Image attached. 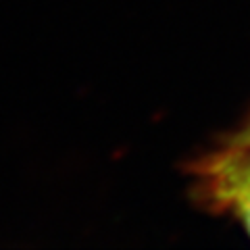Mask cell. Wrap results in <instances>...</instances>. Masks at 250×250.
<instances>
[{"label": "cell", "instance_id": "obj_1", "mask_svg": "<svg viewBox=\"0 0 250 250\" xmlns=\"http://www.w3.org/2000/svg\"><path fill=\"white\" fill-rule=\"evenodd\" d=\"M194 182L202 200L236 217L250 233V146L244 138L202 156Z\"/></svg>", "mask_w": 250, "mask_h": 250}, {"label": "cell", "instance_id": "obj_2", "mask_svg": "<svg viewBox=\"0 0 250 250\" xmlns=\"http://www.w3.org/2000/svg\"><path fill=\"white\" fill-rule=\"evenodd\" d=\"M242 138H244V140H246V144L250 146V129H248V131H246V134H244V136H242Z\"/></svg>", "mask_w": 250, "mask_h": 250}]
</instances>
